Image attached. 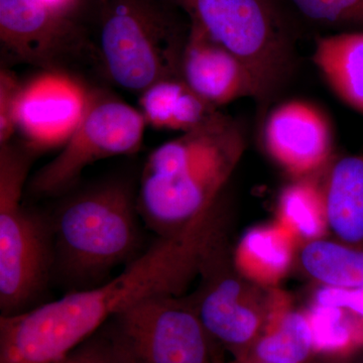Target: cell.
<instances>
[{"mask_svg": "<svg viewBox=\"0 0 363 363\" xmlns=\"http://www.w3.org/2000/svg\"><path fill=\"white\" fill-rule=\"evenodd\" d=\"M322 189L334 240L363 247V156L347 155L330 162Z\"/></svg>", "mask_w": 363, "mask_h": 363, "instance_id": "2e32d148", "label": "cell"}, {"mask_svg": "<svg viewBox=\"0 0 363 363\" xmlns=\"http://www.w3.org/2000/svg\"><path fill=\"white\" fill-rule=\"evenodd\" d=\"M318 359L306 310L293 307L288 294L274 290L269 322L260 337L238 362L311 363Z\"/></svg>", "mask_w": 363, "mask_h": 363, "instance_id": "9a60e30c", "label": "cell"}, {"mask_svg": "<svg viewBox=\"0 0 363 363\" xmlns=\"http://www.w3.org/2000/svg\"><path fill=\"white\" fill-rule=\"evenodd\" d=\"M23 82L9 67L0 69V145L18 131V111Z\"/></svg>", "mask_w": 363, "mask_h": 363, "instance_id": "7402d4cb", "label": "cell"}, {"mask_svg": "<svg viewBox=\"0 0 363 363\" xmlns=\"http://www.w3.org/2000/svg\"><path fill=\"white\" fill-rule=\"evenodd\" d=\"M136 190L130 182L111 179L62 196L50 216L54 279L70 292L101 285L116 267L145 252Z\"/></svg>", "mask_w": 363, "mask_h": 363, "instance_id": "3957f363", "label": "cell"}, {"mask_svg": "<svg viewBox=\"0 0 363 363\" xmlns=\"http://www.w3.org/2000/svg\"><path fill=\"white\" fill-rule=\"evenodd\" d=\"M264 143L267 154L296 180L326 168L333 147L326 116L301 100L272 109L264 123Z\"/></svg>", "mask_w": 363, "mask_h": 363, "instance_id": "7c38bea8", "label": "cell"}, {"mask_svg": "<svg viewBox=\"0 0 363 363\" xmlns=\"http://www.w3.org/2000/svg\"><path fill=\"white\" fill-rule=\"evenodd\" d=\"M318 360H319V358L318 359L314 360V362L311 363H318ZM233 363H253V362H238V360H234Z\"/></svg>", "mask_w": 363, "mask_h": 363, "instance_id": "484cf974", "label": "cell"}, {"mask_svg": "<svg viewBox=\"0 0 363 363\" xmlns=\"http://www.w3.org/2000/svg\"><path fill=\"white\" fill-rule=\"evenodd\" d=\"M44 6L57 13L75 16L82 0H40Z\"/></svg>", "mask_w": 363, "mask_h": 363, "instance_id": "cb8c5ba5", "label": "cell"}, {"mask_svg": "<svg viewBox=\"0 0 363 363\" xmlns=\"http://www.w3.org/2000/svg\"><path fill=\"white\" fill-rule=\"evenodd\" d=\"M312 60L332 92L363 114V30L318 38Z\"/></svg>", "mask_w": 363, "mask_h": 363, "instance_id": "ac0fdd59", "label": "cell"}, {"mask_svg": "<svg viewBox=\"0 0 363 363\" xmlns=\"http://www.w3.org/2000/svg\"><path fill=\"white\" fill-rule=\"evenodd\" d=\"M180 76L198 96L218 109L241 98L259 100L247 67L196 23H191Z\"/></svg>", "mask_w": 363, "mask_h": 363, "instance_id": "4fadbf2b", "label": "cell"}, {"mask_svg": "<svg viewBox=\"0 0 363 363\" xmlns=\"http://www.w3.org/2000/svg\"><path fill=\"white\" fill-rule=\"evenodd\" d=\"M300 245L288 228L274 220L252 227L243 234L233 252V264L255 285L278 288L296 266Z\"/></svg>", "mask_w": 363, "mask_h": 363, "instance_id": "5bb4252c", "label": "cell"}, {"mask_svg": "<svg viewBox=\"0 0 363 363\" xmlns=\"http://www.w3.org/2000/svg\"><path fill=\"white\" fill-rule=\"evenodd\" d=\"M39 72L23 82L18 131L42 154L65 145L84 116L92 86L67 74Z\"/></svg>", "mask_w": 363, "mask_h": 363, "instance_id": "8fae6325", "label": "cell"}, {"mask_svg": "<svg viewBox=\"0 0 363 363\" xmlns=\"http://www.w3.org/2000/svg\"><path fill=\"white\" fill-rule=\"evenodd\" d=\"M296 264L318 285L363 289V247L325 238L308 241L298 247Z\"/></svg>", "mask_w": 363, "mask_h": 363, "instance_id": "d6986e66", "label": "cell"}, {"mask_svg": "<svg viewBox=\"0 0 363 363\" xmlns=\"http://www.w3.org/2000/svg\"><path fill=\"white\" fill-rule=\"evenodd\" d=\"M138 96V111L147 125L157 130L189 133L221 113L198 96L182 78L164 79L150 85Z\"/></svg>", "mask_w": 363, "mask_h": 363, "instance_id": "e0dca14e", "label": "cell"}, {"mask_svg": "<svg viewBox=\"0 0 363 363\" xmlns=\"http://www.w3.org/2000/svg\"><path fill=\"white\" fill-rule=\"evenodd\" d=\"M198 277L189 302L215 341L234 359L242 357L266 329L276 288L255 285L236 269L224 233L207 250Z\"/></svg>", "mask_w": 363, "mask_h": 363, "instance_id": "30bf717a", "label": "cell"}, {"mask_svg": "<svg viewBox=\"0 0 363 363\" xmlns=\"http://www.w3.org/2000/svg\"><path fill=\"white\" fill-rule=\"evenodd\" d=\"M306 21L326 28L363 30V0H286Z\"/></svg>", "mask_w": 363, "mask_h": 363, "instance_id": "44dd1931", "label": "cell"}, {"mask_svg": "<svg viewBox=\"0 0 363 363\" xmlns=\"http://www.w3.org/2000/svg\"><path fill=\"white\" fill-rule=\"evenodd\" d=\"M75 16L107 84L140 95L181 78L191 21L173 0H82Z\"/></svg>", "mask_w": 363, "mask_h": 363, "instance_id": "277c9868", "label": "cell"}, {"mask_svg": "<svg viewBox=\"0 0 363 363\" xmlns=\"http://www.w3.org/2000/svg\"><path fill=\"white\" fill-rule=\"evenodd\" d=\"M217 202L185 233L156 243L116 278L14 316H0V363H55L114 315L156 296H181L223 233Z\"/></svg>", "mask_w": 363, "mask_h": 363, "instance_id": "6da1fadb", "label": "cell"}, {"mask_svg": "<svg viewBox=\"0 0 363 363\" xmlns=\"http://www.w3.org/2000/svg\"><path fill=\"white\" fill-rule=\"evenodd\" d=\"M55 363H130L106 332L91 336Z\"/></svg>", "mask_w": 363, "mask_h": 363, "instance_id": "603a6c76", "label": "cell"}, {"mask_svg": "<svg viewBox=\"0 0 363 363\" xmlns=\"http://www.w3.org/2000/svg\"><path fill=\"white\" fill-rule=\"evenodd\" d=\"M1 60L39 71L67 74L92 87L105 83L93 45L76 16L40 0H0Z\"/></svg>", "mask_w": 363, "mask_h": 363, "instance_id": "52a82bcc", "label": "cell"}, {"mask_svg": "<svg viewBox=\"0 0 363 363\" xmlns=\"http://www.w3.org/2000/svg\"><path fill=\"white\" fill-rule=\"evenodd\" d=\"M245 149V128L221 112L152 150L136 190L145 225L157 238L187 231L218 201Z\"/></svg>", "mask_w": 363, "mask_h": 363, "instance_id": "7a4b0ae2", "label": "cell"}, {"mask_svg": "<svg viewBox=\"0 0 363 363\" xmlns=\"http://www.w3.org/2000/svg\"><path fill=\"white\" fill-rule=\"evenodd\" d=\"M145 119L138 109L104 87H92L80 123L52 161L33 174L26 191L35 198H61L77 188L90 164L135 155L143 145Z\"/></svg>", "mask_w": 363, "mask_h": 363, "instance_id": "9c48e42d", "label": "cell"}, {"mask_svg": "<svg viewBox=\"0 0 363 363\" xmlns=\"http://www.w3.org/2000/svg\"><path fill=\"white\" fill-rule=\"evenodd\" d=\"M104 325L130 363H224L223 348L206 330L187 297L145 298Z\"/></svg>", "mask_w": 363, "mask_h": 363, "instance_id": "ba28073f", "label": "cell"}, {"mask_svg": "<svg viewBox=\"0 0 363 363\" xmlns=\"http://www.w3.org/2000/svg\"><path fill=\"white\" fill-rule=\"evenodd\" d=\"M191 23L247 67L267 106L296 69L292 25L279 0H173Z\"/></svg>", "mask_w": 363, "mask_h": 363, "instance_id": "8992f818", "label": "cell"}, {"mask_svg": "<svg viewBox=\"0 0 363 363\" xmlns=\"http://www.w3.org/2000/svg\"><path fill=\"white\" fill-rule=\"evenodd\" d=\"M318 363H363V352L341 359H319Z\"/></svg>", "mask_w": 363, "mask_h": 363, "instance_id": "d4e9b609", "label": "cell"}, {"mask_svg": "<svg viewBox=\"0 0 363 363\" xmlns=\"http://www.w3.org/2000/svg\"><path fill=\"white\" fill-rule=\"evenodd\" d=\"M39 152L23 140L0 145V310L14 316L37 307L54 279L51 217L21 204Z\"/></svg>", "mask_w": 363, "mask_h": 363, "instance_id": "5b68a950", "label": "cell"}, {"mask_svg": "<svg viewBox=\"0 0 363 363\" xmlns=\"http://www.w3.org/2000/svg\"><path fill=\"white\" fill-rule=\"evenodd\" d=\"M276 220L301 245L324 238L329 229L322 185L310 177L286 186L279 194Z\"/></svg>", "mask_w": 363, "mask_h": 363, "instance_id": "ffe728a7", "label": "cell"}]
</instances>
